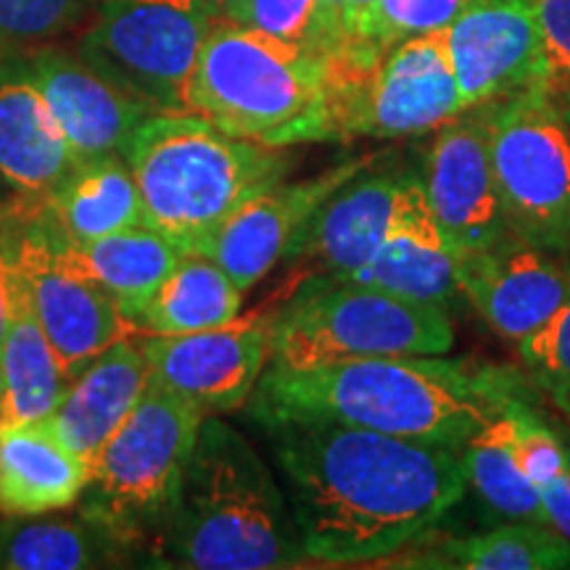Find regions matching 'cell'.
<instances>
[{
	"instance_id": "obj_29",
	"label": "cell",
	"mask_w": 570,
	"mask_h": 570,
	"mask_svg": "<svg viewBox=\"0 0 570 570\" xmlns=\"http://www.w3.org/2000/svg\"><path fill=\"white\" fill-rule=\"evenodd\" d=\"M460 465L465 481L499 515L550 525L539 489L512 454L508 412L489 420L473 439L465 441L460 449Z\"/></svg>"
},
{
	"instance_id": "obj_17",
	"label": "cell",
	"mask_w": 570,
	"mask_h": 570,
	"mask_svg": "<svg viewBox=\"0 0 570 570\" xmlns=\"http://www.w3.org/2000/svg\"><path fill=\"white\" fill-rule=\"evenodd\" d=\"M24 59L61 125L77 167L122 156L130 135L156 114L80 53L35 48Z\"/></svg>"
},
{
	"instance_id": "obj_34",
	"label": "cell",
	"mask_w": 570,
	"mask_h": 570,
	"mask_svg": "<svg viewBox=\"0 0 570 570\" xmlns=\"http://www.w3.org/2000/svg\"><path fill=\"white\" fill-rule=\"evenodd\" d=\"M240 24L320 53V0H246Z\"/></svg>"
},
{
	"instance_id": "obj_24",
	"label": "cell",
	"mask_w": 570,
	"mask_h": 570,
	"mask_svg": "<svg viewBox=\"0 0 570 570\" xmlns=\"http://www.w3.org/2000/svg\"><path fill=\"white\" fill-rule=\"evenodd\" d=\"M59 252L71 269L101 285L135 327L142 309L185 256L146 225L104 235L88 244H75L63 235Z\"/></svg>"
},
{
	"instance_id": "obj_36",
	"label": "cell",
	"mask_w": 570,
	"mask_h": 570,
	"mask_svg": "<svg viewBox=\"0 0 570 570\" xmlns=\"http://www.w3.org/2000/svg\"><path fill=\"white\" fill-rule=\"evenodd\" d=\"M17 283H19L17 273H13V267L6 262V256L0 254V344H3L6 331H9L13 296H17Z\"/></svg>"
},
{
	"instance_id": "obj_33",
	"label": "cell",
	"mask_w": 570,
	"mask_h": 570,
	"mask_svg": "<svg viewBox=\"0 0 570 570\" xmlns=\"http://www.w3.org/2000/svg\"><path fill=\"white\" fill-rule=\"evenodd\" d=\"M533 90L570 98V0H539V71Z\"/></svg>"
},
{
	"instance_id": "obj_26",
	"label": "cell",
	"mask_w": 570,
	"mask_h": 570,
	"mask_svg": "<svg viewBox=\"0 0 570 570\" xmlns=\"http://www.w3.org/2000/svg\"><path fill=\"white\" fill-rule=\"evenodd\" d=\"M396 568L425 570H562L570 568V539L547 523L512 520L494 531L433 544H412Z\"/></svg>"
},
{
	"instance_id": "obj_35",
	"label": "cell",
	"mask_w": 570,
	"mask_h": 570,
	"mask_svg": "<svg viewBox=\"0 0 570 570\" xmlns=\"http://www.w3.org/2000/svg\"><path fill=\"white\" fill-rule=\"evenodd\" d=\"M537 489L550 525L570 539V465L562 468L560 473H554L550 481H544Z\"/></svg>"
},
{
	"instance_id": "obj_31",
	"label": "cell",
	"mask_w": 570,
	"mask_h": 570,
	"mask_svg": "<svg viewBox=\"0 0 570 570\" xmlns=\"http://www.w3.org/2000/svg\"><path fill=\"white\" fill-rule=\"evenodd\" d=\"M465 0H373L367 19V48L381 56L399 40L441 32L452 24Z\"/></svg>"
},
{
	"instance_id": "obj_3",
	"label": "cell",
	"mask_w": 570,
	"mask_h": 570,
	"mask_svg": "<svg viewBox=\"0 0 570 570\" xmlns=\"http://www.w3.org/2000/svg\"><path fill=\"white\" fill-rule=\"evenodd\" d=\"M154 558L194 570H269L306 560L273 470L217 415H206L198 428Z\"/></svg>"
},
{
	"instance_id": "obj_10",
	"label": "cell",
	"mask_w": 570,
	"mask_h": 570,
	"mask_svg": "<svg viewBox=\"0 0 570 570\" xmlns=\"http://www.w3.org/2000/svg\"><path fill=\"white\" fill-rule=\"evenodd\" d=\"M212 21L206 0H106L80 56L156 114L188 111Z\"/></svg>"
},
{
	"instance_id": "obj_2",
	"label": "cell",
	"mask_w": 570,
	"mask_h": 570,
	"mask_svg": "<svg viewBox=\"0 0 570 570\" xmlns=\"http://www.w3.org/2000/svg\"><path fill=\"white\" fill-rule=\"evenodd\" d=\"M529 381L479 360L365 356L285 370L267 365L252 394V417L323 420L399 439L465 446L489 420L531 404Z\"/></svg>"
},
{
	"instance_id": "obj_9",
	"label": "cell",
	"mask_w": 570,
	"mask_h": 570,
	"mask_svg": "<svg viewBox=\"0 0 570 570\" xmlns=\"http://www.w3.org/2000/svg\"><path fill=\"white\" fill-rule=\"evenodd\" d=\"M489 142L504 230L570 254V125L558 104L533 88L491 101Z\"/></svg>"
},
{
	"instance_id": "obj_1",
	"label": "cell",
	"mask_w": 570,
	"mask_h": 570,
	"mask_svg": "<svg viewBox=\"0 0 570 570\" xmlns=\"http://www.w3.org/2000/svg\"><path fill=\"white\" fill-rule=\"evenodd\" d=\"M306 560L381 566L465 497L458 449L323 420L262 423Z\"/></svg>"
},
{
	"instance_id": "obj_20",
	"label": "cell",
	"mask_w": 570,
	"mask_h": 570,
	"mask_svg": "<svg viewBox=\"0 0 570 570\" xmlns=\"http://www.w3.org/2000/svg\"><path fill=\"white\" fill-rule=\"evenodd\" d=\"M75 156L24 53L0 56V180L13 198L46 202L75 173Z\"/></svg>"
},
{
	"instance_id": "obj_32",
	"label": "cell",
	"mask_w": 570,
	"mask_h": 570,
	"mask_svg": "<svg viewBox=\"0 0 570 570\" xmlns=\"http://www.w3.org/2000/svg\"><path fill=\"white\" fill-rule=\"evenodd\" d=\"M518 352L533 381L570 410V296L550 323L520 341Z\"/></svg>"
},
{
	"instance_id": "obj_18",
	"label": "cell",
	"mask_w": 570,
	"mask_h": 570,
	"mask_svg": "<svg viewBox=\"0 0 570 570\" xmlns=\"http://www.w3.org/2000/svg\"><path fill=\"white\" fill-rule=\"evenodd\" d=\"M375 156H360L302 183H277L227 219L202 256L217 262L240 291L254 288L285 262L317 206Z\"/></svg>"
},
{
	"instance_id": "obj_4",
	"label": "cell",
	"mask_w": 570,
	"mask_h": 570,
	"mask_svg": "<svg viewBox=\"0 0 570 570\" xmlns=\"http://www.w3.org/2000/svg\"><path fill=\"white\" fill-rule=\"evenodd\" d=\"M146 227L183 254H204L235 212L285 180L283 148L235 138L190 111L151 114L125 146Z\"/></svg>"
},
{
	"instance_id": "obj_23",
	"label": "cell",
	"mask_w": 570,
	"mask_h": 570,
	"mask_svg": "<svg viewBox=\"0 0 570 570\" xmlns=\"http://www.w3.org/2000/svg\"><path fill=\"white\" fill-rule=\"evenodd\" d=\"M138 550L104 520L82 508L75 515L0 520L3 570H88L122 568Z\"/></svg>"
},
{
	"instance_id": "obj_15",
	"label": "cell",
	"mask_w": 570,
	"mask_h": 570,
	"mask_svg": "<svg viewBox=\"0 0 570 570\" xmlns=\"http://www.w3.org/2000/svg\"><path fill=\"white\" fill-rule=\"evenodd\" d=\"M446 40L465 109L529 90L539 71V0H465Z\"/></svg>"
},
{
	"instance_id": "obj_38",
	"label": "cell",
	"mask_w": 570,
	"mask_h": 570,
	"mask_svg": "<svg viewBox=\"0 0 570 570\" xmlns=\"http://www.w3.org/2000/svg\"><path fill=\"white\" fill-rule=\"evenodd\" d=\"M558 109L562 111V117H566V122L570 125V98H566V101H558Z\"/></svg>"
},
{
	"instance_id": "obj_40",
	"label": "cell",
	"mask_w": 570,
	"mask_h": 570,
	"mask_svg": "<svg viewBox=\"0 0 570 570\" xmlns=\"http://www.w3.org/2000/svg\"><path fill=\"white\" fill-rule=\"evenodd\" d=\"M3 190H9V188H6V185H3V180H0V206H3L6 202H3Z\"/></svg>"
},
{
	"instance_id": "obj_28",
	"label": "cell",
	"mask_w": 570,
	"mask_h": 570,
	"mask_svg": "<svg viewBox=\"0 0 570 570\" xmlns=\"http://www.w3.org/2000/svg\"><path fill=\"white\" fill-rule=\"evenodd\" d=\"M240 304L244 291L217 262L202 254H185L142 309L138 331L154 336L212 331L240 317Z\"/></svg>"
},
{
	"instance_id": "obj_7",
	"label": "cell",
	"mask_w": 570,
	"mask_h": 570,
	"mask_svg": "<svg viewBox=\"0 0 570 570\" xmlns=\"http://www.w3.org/2000/svg\"><path fill=\"white\" fill-rule=\"evenodd\" d=\"M204 417L196 404L159 383H148L146 394L92 462L82 510L122 533L138 552L146 544L154 552Z\"/></svg>"
},
{
	"instance_id": "obj_16",
	"label": "cell",
	"mask_w": 570,
	"mask_h": 570,
	"mask_svg": "<svg viewBox=\"0 0 570 570\" xmlns=\"http://www.w3.org/2000/svg\"><path fill=\"white\" fill-rule=\"evenodd\" d=\"M402 180L404 169L399 173L394 167H377L370 161L365 169L333 190L317 206L285 256V265L298 273L296 283L304 277L338 281L365 267L383 246L394 223Z\"/></svg>"
},
{
	"instance_id": "obj_25",
	"label": "cell",
	"mask_w": 570,
	"mask_h": 570,
	"mask_svg": "<svg viewBox=\"0 0 570 570\" xmlns=\"http://www.w3.org/2000/svg\"><path fill=\"white\" fill-rule=\"evenodd\" d=\"M0 375H3V425L0 428L48 420L71 386V377L63 373L51 341L40 327L21 277L17 296H13L9 331L0 344Z\"/></svg>"
},
{
	"instance_id": "obj_5",
	"label": "cell",
	"mask_w": 570,
	"mask_h": 570,
	"mask_svg": "<svg viewBox=\"0 0 570 570\" xmlns=\"http://www.w3.org/2000/svg\"><path fill=\"white\" fill-rule=\"evenodd\" d=\"M188 111L267 148L336 140L323 56L233 19L212 21Z\"/></svg>"
},
{
	"instance_id": "obj_14",
	"label": "cell",
	"mask_w": 570,
	"mask_h": 570,
	"mask_svg": "<svg viewBox=\"0 0 570 570\" xmlns=\"http://www.w3.org/2000/svg\"><path fill=\"white\" fill-rule=\"evenodd\" d=\"M504 233L487 248L458 256L460 294L502 338L520 344L558 315L570 296V265Z\"/></svg>"
},
{
	"instance_id": "obj_27",
	"label": "cell",
	"mask_w": 570,
	"mask_h": 570,
	"mask_svg": "<svg viewBox=\"0 0 570 570\" xmlns=\"http://www.w3.org/2000/svg\"><path fill=\"white\" fill-rule=\"evenodd\" d=\"M46 204L63 235L75 244L146 225L138 183L125 156L75 167Z\"/></svg>"
},
{
	"instance_id": "obj_37",
	"label": "cell",
	"mask_w": 570,
	"mask_h": 570,
	"mask_svg": "<svg viewBox=\"0 0 570 570\" xmlns=\"http://www.w3.org/2000/svg\"><path fill=\"white\" fill-rule=\"evenodd\" d=\"M206 3H209V11L214 19L240 21V17H244L246 0H206Z\"/></svg>"
},
{
	"instance_id": "obj_30",
	"label": "cell",
	"mask_w": 570,
	"mask_h": 570,
	"mask_svg": "<svg viewBox=\"0 0 570 570\" xmlns=\"http://www.w3.org/2000/svg\"><path fill=\"white\" fill-rule=\"evenodd\" d=\"M88 6L90 0H0V56L59 38Z\"/></svg>"
},
{
	"instance_id": "obj_21",
	"label": "cell",
	"mask_w": 570,
	"mask_h": 570,
	"mask_svg": "<svg viewBox=\"0 0 570 570\" xmlns=\"http://www.w3.org/2000/svg\"><path fill=\"white\" fill-rule=\"evenodd\" d=\"M148 383H151V370L132 333L98 354L71 381L67 396L42 423L63 446L92 465L106 441L146 394Z\"/></svg>"
},
{
	"instance_id": "obj_11",
	"label": "cell",
	"mask_w": 570,
	"mask_h": 570,
	"mask_svg": "<svg viewBox=\"0 0 570 570\" xmlns=\"http://www.w3.org/2000/svg\"><path fill=\"white\" fill-rule=\"evenodd\" d=\"M338 138H412L465 111L446 30L399 40L373 67L331 80Z\"/></svg>"
},
{
	"instance_id": "obj_39",
	"label": "cell",
	"mask_w": 570,
	"mask_h": 570,
	"mask_svg": "<svg viewBox=\"0 0 570 570\" xmlns=\"http://www.w3.org/2000/svg\"><path fill=\"white\" fill-rule=\"evenodd\" d=\"M0 425H3V375H0Z\"/></svg>"
},
{
	"instance_id": "obj_22",
	"label": "cell",
	"mask_w": 570,
	"mask_h": 570,
	"mask_svg": "<svg viewBox=\"0 0 570 570\" xmlns=\"http://www.w3.org/2000/svg\"><path fill=\"white\" fill-rule=\"evenodd\" d=\"M92 465L42 423L0 428V515L35 518L71 508L85 494Z\"/></svg>"
},
{
	"instance_id": "obj_6",
	"label": "cell",
	"mask_w": 570,
	"mask_h": 570,
	"mask_svg": "<svg viewBox=\"0 0 570 570\" xmlns=\"http://www.w3.org/2000/svg\"><path fill=\"white\" fill-rule=\"evenodd\" d=\"M454 346L446 309L352 281L304 277L273 312L269 362L304 370L365 356H428Z\"/></svg>"
},
{
	"instance_id": "obj_19",
	"label": "cell",
	"mask_w": 570,
	"mask_h": 570,
	"mask_svg": "<svg viewBox=\"0 0 570 570\" xmlns=\"http://www.w3.org/2000/svg\"><path fill=\"white\" fill-rule=\"evenodd\" d=\"M338 281L373 285V288L412 298V302L436 304L441 309L458 302L462 296L458 283V254L449 246L436 217H433L423 177L404 173L396 196L394 223H391L383 246L365 267L348 277H338Z\"/></svg>"
},
{
	"instance_id": "obj_13",
	"label": "cell",
	"mask_w": 570,
	"mask_h": 570,
	"mask_svg": "<svg viewBox=\"0 0 570 570\" xmlns=\"http://www.w3.org/2000/svg\"><path fill=\"white\" fill-rule=\"evenodd\" d=\"M423 185L433 217L458 256L487 248L508 233L491 164L489 104L470 106L436 127Z\"/></svg>"
},
{
	"instance_id": "obj_8",
	"label": "cell",
	"mask_w": 570,
	"mask_h": 570,
	"mask_svg": "<svg viewBox=\"0 0 570 570\" xmlns=\"http://www.w3.org/2000/svg\"><path fill=\"white\" fill-rule=\"evenodd\" d=\"M63 230L46 202L0 206V254L21 277L40 327L71 381L106 348L138 333L101 285L61 259Z\"/></svg>"
},
{
	"instance_id": "obj_12",
	"label": "cell",
	"mask_w": 570,
	"mask_h": 570,
	"mask_svg": "<svg viewBox=\"0 0 570 570\" xmlns=\"http://www.w3.org/2000/svg\"><path fill=\"white\" fill-rule=\"evenodd\" d=\"M273 312L235 317L183 336H135L151 381L196 404L204 415L233 412L252 399L269 362Z\"/></svg>"
}]
</instances>
